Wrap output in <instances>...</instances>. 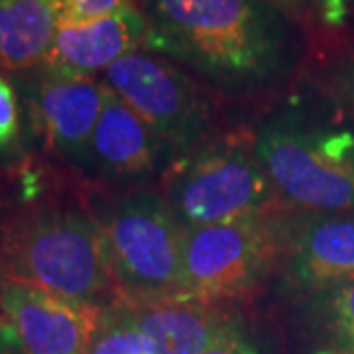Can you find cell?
Masks as SVG:
<instances>
[{
    "mask_svg": "<svg viewBox=\"0 0 354 354\" xmlns=\"http://www.w3.org/2000/svg\"><path fill=\"white\" fill-rule=\"evenodd\" d=\"M146 51L227 91H256L290 73V18L264 0H146Z\"/></svg>",
    "mask_w": 354,
    "mask_h": 354,
    "instance_id": "1",
    "label": "cell"
},
{
    "mask_svg": "<svg viewBox=\"0 0 354 354\" xmlns=\"http://www.w3.org/2000/svg\"><path fill=\"white\" fill-rule=\"evenodd\" d=\"M0 281L101 307L120 304L101 223L79 207L32 205L10 216L0 228Z\"/></svg>",
    "mask_w": 354,
    "mask_h": 354,
    "instance_id": "2",
    "label": "cell"
},
{
    "mask_svg": "<svg viewBox=\"0 0 354 354\" xmlns=\"http://www.w3.org/2000/svg\"><path fill=\"white\" fill-rule=\"evenodd\" d=\"M254 152L290 209L354 216L353 130L281 111L254 134Z\"/></svg>",
    "mask_w": 354,
    "mask_h": 354,
    "instance_id": "3",
    "label": "cell"
},
{
    "mask_svg": "<svg viewBox=\"0 0 354 354\" xmlns=\"http://www.w3.org/2000/svg\"><path fill=\"white\" fill-rule=\"evenodd\" d=\"M162 195L183 230L290 209L254 152V138L205 142L167 167Z\"/></svg>",
    "mask_w": 354,
    "mask_h": 354,
    "instance_id": "4",
    "label": "cell"
},
{
    "mask_svg": "<svg viewBox=\"0 0 354 354\" xmlns=\"http://www.w3.org/2000/svg\"><path fill=\"white\" fill-rule=\"evenodd\" d=\"M297 211H276L227 225L185 230L179 299L221 305L258 290L279 274Z\"/></svg>",
    "mask_w": 354,
    "mask_h": 354,
    "instance_id": "5",
    "label": "cell"
},
{
    "mask_svg": "<svg viewBox=\"0 0 354 354\" xmlns=\"http://www.w3.org/2000/svg\"><path fill=\"white\" fill-rule=\"evenodd\" d=\"M99 223L120 304L181 297L185 230L164 195L128 193L106 209Z\"/></svg>",
    "mask_w": 354,
    "mask_h": 354,
    "instance_id": "6",
    "label": "cell"
},
{
    "mask_svg": "<svg viewBox=\"0 0 354 354\" xmlns=\"http://www.w3.org/2000/svg\"><path fill=\"white\" fill-rule=\"evenodd\" d=\"M102 83L148 124L171 164L207 142L213 122L211 104L174 62L152 51H134L109 67Z\"/></svg>",
    "mask_w": 354,
    "mask_h": 354,
    "instance_id": "7",
    "label": "cell"
},
{
    "mask_svg": "<svg viewBox=\"0 0 354 354\" xmlns=\"http://www.w3.org/2000/svg\"><path fill=\"white\" fill-rule=\"evenodd\" d=\"M106 307L0 281V315L24 354H88Z\"/></svg>",
    "mask_w": 354,
    "mask_h": 354,
    "instance_id": "8",
    "label": "cell"
},
{
    "mask_svg": "<svg viewBox=\"0 0 354 354\" xmlns=\"http://www.w3.org/2000/svg\"><path fill=\"white\" fill-rule=\"evenodd\" d=\"M109 88L93 77L39 71L26 83V106L36 134L51 152L79 167H93V134Z\"/></svg>",
    "mask_w": 354,
    "mask_h": 354,
    "instance_id": "9",
    "label": "cell"
},
{
    "mask_svg": "<svg viewBox=\"0 0 354 354\" xmlns=\"http://www.w3.org/2000/svg\"><path fill=\"white\" fill-rule=\"evenodd\" d=\"M354 279V216L295 213L278 286L304 299Z\"/></svg>",
    "mask_w": 354,
    "mask_h": 354,
    "instance_id": "10",
    "label": "cell"
},
{
    "mask_svg": "<svg viewBox=\"0 0 354 354\" xmlns=\"http://www.w3.org/2000/svg\"><path fill=\"white\" fill-rule=\"evenodd\" d=\"M146 14L136 4H128L91 24L59 26L38 69L53 75L93 77L130 53L146 50Z\"/></svg>",
    "mask_w": 354,
    "mask_h": 354,
    "instance_id": "11",
    "label": "cell"
},
{
    "mask_svg": "<svg viewBox=\"0 0 354 354\" xmlns=\"http://www.w3.org/2000/svg\"><path fill=\"white\" fill-rule=\"evenodd\" d=\"M91 152L93 167L99 174L128 183L148 179L171 164L164 144L111 88L93 134Z\"/></svg>",
    "mask_w": 354,
    "mask_h": 354,
    "instance_id": "12",
    "label": "cell"
},
{
    "mask_svg": "<svg viewBox=\"0 0 354 354\" xmlns=\"http://www.w3.org/2000/svg\"><path fill=\"white\" fill-rule=\"evenodd\" d=\"M153 354H203L232 315L221 305L197 299L124 304Z\"/></svg>",
    "mask_w": 354,
    "mask_h": 354,
    "instance_id": "13",
    "label": "cell"
},
{
    "mask_svg": "<svg viewBox=\"0 0 354 354\" xmlns=\"http://www.w3.org/2000/svg\"><path fill=\"white\" fill-rule=\"evenodd\" d=\"M57 28V0H0V65L14 73L38 69Z\"/></svg>",
    "mask_w": 354,
    "mask_h": 354,
    "instance_id": "14",
    "label": "cell"
},
{
    "mask_svg": "<svg viewBox=\"0 0 354 354\" xmlns=\"http://www.w3.org/2000/svg\"><path fill=\"white\" fill-rule=\"evenodd\" d=\"M297 301L307 354H354V279Z\"/></svg>",
    "mask_w": 354,
    "mask_h": 354,
    "instance_id": "15",
    "label": "cell"
},
{
    "mask_svg": "<svg viewBox=\"0 0 354 354\" xmlns=\"http://www.w3.org/2000/svg\"><path fill=\"white\" fill-rule=\"evenodd\" d=\"M88 354H153L124 304L106 307Z\"/></svg>",
    "mask_w": 354,
    "mask_h": 354,
    "instance_id": "16",
    "label": "cell"
},
{
    "mask_svg": "<svg viewBox=\"0 0 354 354\" xmlns=\"http://www.w3.org/2000/svg\"><path fill=\"white\" fill-rule=\"evenodd\" d=\"M203 354H264L252 327L239 315L228 317V321L216 333L213 342Z\"/></svg>",
    "mask_w": 354,
    "mask_h": 354,
    "instance_id": "17",
    "label": "cell"
},
{
    "mask_svg": "<svg viewBox=\"0 0 354 354\" xmlns=\"http://www.w3.org/2000/svg\"><path fill=\"white\" fill-rule=\"evenodd\" d=\"M59 2V26H81L101 20L128 4L144 6L146 0H57Z\"/></svg>",
    "mask_w": 354,
    "mask_h": 354,
    "instance_id": "18",
    "label": "cell"
},
{
    "mask_svg": "<svg viewBox=\"0 0 354 354\" xmlns=\"http://www.w3.org/2000/svg\"><path fill=\"white\" fill-rule=\"evenodd\" d=\"M22 132L20 102L14 85L4 75H0V150L10 148Z\"/></svg>",
    "mask_w": 354,
    "mask_h": 354,
    "instance_id": "19",
    "label": "cell"
},
{
    "mask_svg": "<svg viewBox=\"0 0 354 354\" xmlns=\"http://www.w3.org/2000/svg\"><path fill=\"white\" fill-rule=\"evenodd\" d=\"M354 0H309L315 14L329 26H341L353 10Z\"/></svg>",
    "mask_w": 354,
    "mask_h": 354,
    "instance_id": "20",
    "label": "cell"
},
{
    "mask_svg": "<svg viewBox=\"0 0 354 354\" xmlns=\"http://www.w3.org/2000/svg\"><path fill=\"white\" fill-rule=\"evenodd\" d=\"M264 2L274 6L286 18H299L309 8V0H264Z\"/></svg>",
    "mask_w": 354,
    "mask_h": 354,
    "instance_id": "21",
    "label": "cell"
},
{
    "mask_svg": "<svg viewBox=\"0 0 354 354\" xmlns=\"http://www.w3.org/2000/svg\"><path fill=\"white\" fill-rule=\"evenodd\" d=\"M337 88H339V95L354 111V62L346 65L341 75L337 77Z\"/></svg>",
    "mask_w": 354,
    "mask_h": 354,
    "instance_id": "22",
    "label": "cell"
},
{
    "mask_svg": "<svg viewBox=\"0 0 354 354\" xmlns=\"http://www.w3.org/2000/svg\"><path fill=\"white\" fill-rule=\"evenodd\" d=\"M0 354H24L12 327L0 315Z\"/></svg>",
    "mask_w": 354,
    "mask_h": 354,
    "instance_id": "23",
    "label": "cell"
}]
</instances>
